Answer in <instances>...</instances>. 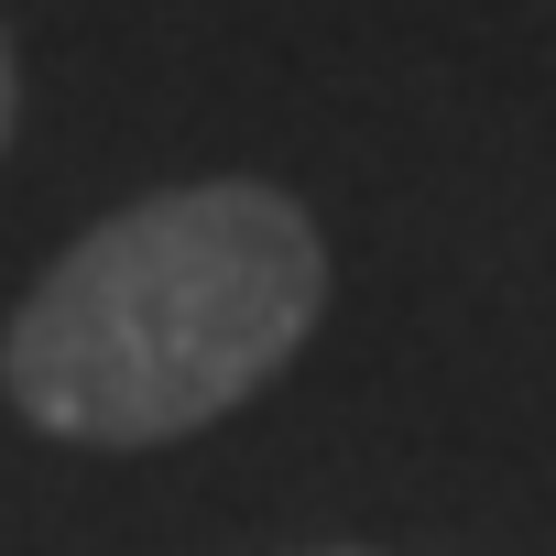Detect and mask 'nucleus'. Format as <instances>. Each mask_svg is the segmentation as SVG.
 I'll list each match as a JSON object with an SVG mask.
<instances>
[{"label":"nucleus","mask_w":556,"mask_h":556,"mask_svg":"<svg viewBox=\"0 0 556 556\" xmlns=\"http://www.w3.org/2000/svg\"><path fill=\"white\" fill-rule=\"evenodd\" d=\"M328 306V251L317 218L273 186H175L88 229L34 306L12 317L23 415L88 447H153L240 393H262L306 350Z\"/></svg>","instance_id":"nucleus-1"},{"label":"nucleus","mask_w":556,"mask_h":556,"mask_svg":"<svg viewBox=\"0 0 556 556\" xmlns=\"http://www.w3.org/2000/svg\"><path fill=\"white\" fill-rule=\"evenodd\" d=\"M350 556H361V545H350Z\"/></svg>","instance_id":"nucleus-3"},{"label":"nucleus","mask_w":556,"mask_h":556,"mask_svg":"<svg viewBox=\"0 0 556 556\" xmlns=\"http://www.w3.org/2000/svg\"><path fill=\"white\" fill-rule=\"evenodd\" d=\"M0 142H12V55H0Z\"/></svg>","instance_id":"nucleus-2"}]
</instances>
